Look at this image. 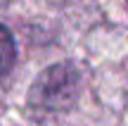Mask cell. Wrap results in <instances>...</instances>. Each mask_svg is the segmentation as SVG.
<instances>
[{"label":"cell","instance_id":"obj_1","mask_svg":"<svg viewBox=\"0 0 128 126\" xmlns=\"http://www.w3.org/2000/svg\"><path fill=\"white\" fill-rule=\"evenodd\" d=\"M78 95V74L69 64H52L36 79L31 88V105L45 109V112H57L66 109Z\"/></svg>","mask_w":128,"mask_h":126},{"label":"cell","instance_id":"obj_2","mask_svg":"<svg viewBox=\"0 0 128 126\" xmlns=\"http://www.w3.org/2000/svg\"><path fill=\"white\" fill-rule=\"evenodd\" d=\"M14 62V41H12V33L0 24V76H5L10 71Z\"/></svg>","mask_w":128,"mask_h":126}]
</instances>
